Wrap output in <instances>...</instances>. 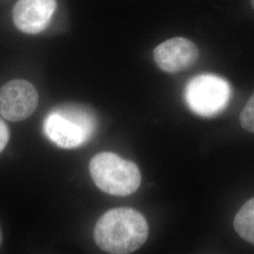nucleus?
Wrapping results in <instances>:
<instances>
[{
  "label": "nucleus",
  "instance_id": "f257e3e1",
  "mask_svg": "<svg viewBox=\"0 0 254 254\" xmlns=\"http://www.w3.org/2000/svg\"><path fill=\"white\" fill-rule=\"evenodd\" d=\"M149 236L144 216L135 209H110L101 217L93 231L94 240L102 251L128 254L140 249Z\"/></svg>",
  "mask_w": 254,
  "mask_h": 254
},
{
  "label": "nucleus",
  "instance_id": "f03ea898",
  "mask_svg": "<svg viewBox=\"0 0 254 254\" xmlns=\"http://www.w3.org/2000/svg\"><path fill=\"white\" fill-rule=\"evenodd\" d=\"M97 120L90 108L80 104H64L48 114L44 123L46 136L56 145L73 149L90 140Z\"/></svg>",
  "mask_w": 254,
  "mask_h": 254
},
{
  "label": "nucleus",
  "instance_id": "7ed1b4c3",
  "mask_svg": "<svg viewBox=\"0 0 254 254\" xmlns=\"http://www.w3.org/2000/svg\"><path fill=\"white\" fill-rule=\"evenodd\" d=\"M90 173L98 189L117 197L135 193L141 183V173L136 164L110 152L92 157Z\"/></svg>",
  "mask_w": 254,
  "mask_h": 254
},
{
  "label": "nucleus",
  "instance_id": "20e7f679",
  "mask_svg": "<svg viewBox=\"0 0 254 254\" xmlns=\"http://www.w3.org/2000/svg\"><path fill=\"white\" fill-rule=\"evenodd\" d=\"M231 94L228 82L216 74L195 76L187 85L185 97L190 109L202 117H213L226 108Z\"/></svg>",
  "mask_w": 254,
  "mask_h": 254
},
{
  "label": "nucleus",
  "instance_id": "39448f33",
  "mask_svg": "<svg viewBox=\"0 0 254 254\" xmlns=\"http://www.w3.org/2000/svg\"><path fill=\"white\" fill-rule=\"evenodd\" d=\"M38 92L26 80H12L0 89V115L11 122L28 118L37 108Z\"/></svg>",
  "mask_w": 254,
  "mask_h": 254
},
{
  "label": "nucleus",
  "instance_id": "423d86ee",
  "mask_svg": "<svg viewBox=\"0 0 254 254\" xmlns=\"http://www.w3.org/2000/svg\"><path fill=\"white\" fill-rule=\"evenodd\" d=\"M199 50L190 40L176 37L156 46L154 51V62L164 72L177 73L196 64Z\"/></svg>",
  "mask_w": 254,
  "mask_h": 254
},
{
  "label": "nucleus",
  "instance_id": "0eeeda50",
  "mask_svg": "<svg viewBox=\"0 0 254 254\" xmlns=\"http://www.w3.org/2000/svg\"><path fill=\"white\" fill-rule=\"evenodd\" d=\"M56 8V0H19L12 10V19L20 31L37 34L50 24Z\"/></svg>",
  "mask_w": 254,
  "mask_h": 254
},
{
  "label": "nucleus",
  "instance_id": "6e6552de",
  "mask_svg": "<svg viewBox=\"0 0 254 254\" xmlns=\"http://www.w3.org/2000/svg\"><path fill=\"white\" fill-rule=\"evenodd\" d=\"M234 226L239 236L254 245V198L248 200L237 212Z\"/></svg>",
  "mask_w": 254,
  "mask_h": 254
},
{
  "label": "nucleus",
  "instance_id": "1a4fd4ad",
  "mask_svg": "<svg viewBox=\"0 0 254 254\" xmlns=\"http://www.w3.org/2000/svg\"><path fill=\"white\" fill-rule=\"evenodd\" d=\"M240 125L246 131L254 134V93L241 111Z\"/></svg>",
  "mask_w": 254,
  "mask_h": 254
},
{
  "label": "nucleus",
  "instance_id": "9d476101",
  "mask_svg": "<svg viewBox=\"0 0 254 254\" xmlns=\"http://www.w3.org/2000/svg\"><path fill=\"white\" fill-rule=\"evenodd\" d=\"M9 129L5 123L0 119V153L4 150L9 141Z\"/></svg>",
  "mask_w": 254,
  "mask_h": 254
},
{
  "label": "nucleus",
  "instance_id": "9b49d317",
  "mask_svg": "<svg viewBox=\"0 0 254 254\" xmlns=\"http://www.w3.org/2000/svg\"><path fill=\"white\" fill-rule=\"evenodd\" d=\"M1 242H2V235H1V230H0V245H1Z\"/></svg>",
  "mask_w": 254,
  "mask_h": 254
},
{
  "label": "nucleus",
  "instance_id": "f8f14e48",
  "mask_svg": "<svg viewBox=\"0 0 254 254\" xmlns=\"http://www.w3.org/2000/svg\"><path fill=\"white\" fill-rule=\"evenodd\" d=\"M251 3H252V6H253V8L254 9V0H251Z\"/></svg>",
  "mask_w": 254,
  "mask_h": 254
}]
</instances>
